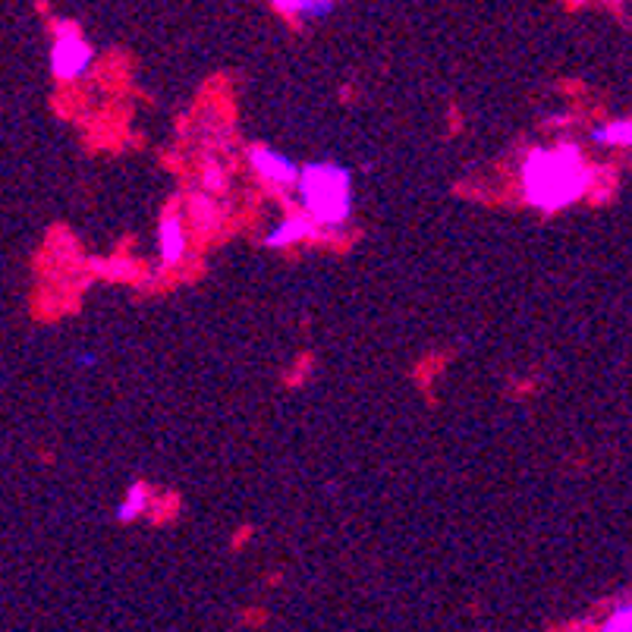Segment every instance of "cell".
<instances>
[{
    "instance_id": "cell-3",
    "label": "cell",
    "mask_w": 632,
    "mask_h": 632,
    "mask_svg": "<svg viewBox=\"0 0 632 632\" xmlns=\"http://www.w3.org/2000/svg\"><path fill=\"white\" fill-rule=\"evenodd\" d=\"M95 61V51L86 42V35L79 32L76 22L61 20L54 25V44H51V69L57 79L64 83H76L83 79Z\"/></svg>"
},
{
    "instance_id": "cell-5",
    "label": "cell",
    "mask_w": 632,
    "mask_h": 632,
    "mask_svg": "<svg viewBox=\"0 0 632 632\" xmlns=\"http://www.w3.org/2000/svg\"><path fill=\"white\" fill-rule=\"evenodd\" d=\"M318 233V224L308 218V215H293L284 218L281 224H274L268 233H264V246L271 249H284V246H296V242L312 240Z\"/></svg>"
},
{
    "instance_id": "cell-2",
    "label": "cell",
    "mask_w": 632,
    "mask_h": 632,
    "mask_svg": "<svg viewBox=\"0 0 632 632\" xmlns=\"http://www.w3.org/2000/svg\"><path fill=\"white\" fill-rule=\"evenodd\" d=\"M299 205L308 218L325 230H344L349 215H352V176L344 164L330 161H315L306 164L299 183Z\"/></svg>"
},
{
    "instance_id": "cell-1",
    "label": "cell",
    "mask_w": 632,
    "mask_h": 632,
    "mask_svg": "<svg viewBox=\"0 0 632 632\" xmlns=\"http://www.w3.org/2000/svg\"><path fill=\"white\" fill-rule=\"evenodd\" d=\"M591 174L589 161L579 145L560 142L554 149H532L523 161V196L532 208L557 215L573 201L589 193Z\"/></svg>"
},
{
    "instance_id": "cell-7",
    "label": "cell",
    "mask_w": 632,
    "mask_h": 632,
    "mask_svg": "<svg viewBox=\"0 0 632 632\" xmlns=\"http://www.w3.org/2000/svg\"><path fill=\"white\" fill-rule=\"evenodd\" d=\"M281 13L296 17V20H322L330 13L334 0H271Z\"/></svg>"
},
{
    "instance_id": "cell-9",
    "label": "cell",
    "mask_w": 632,
    "mask_h": 632,
    "mask_svg": "<svg viewBox=\"0 0 632 632\" xmlns=\"http://www.w3.org/2000/svg\"><path fill=\"white\" fill-rule=\"evenodd\" d=\"M591 139L598 145H620V149H632V120H617V123H604L595 127Z\"/></svg>"
},
{
    "instance_id": "cell-8",
    "label": "cell",
    "mask_w": 632,
    "mask_h": 632,
    "mask_svg": "<svg viewBox=\"0 0 632 632\" xmlns=\"http://www.w3.org/2000/svg\"><path fill=\"white\" fill-rule=\"evenodd\" d=\"M145 506H149V488H145V481H132L123 503L117 506V520H120V523H132L135 516L145 513Z\"/></svg>"
},
{
    "instance_id": "cell-4",
    "label": "cell",
    "mask_w": 632,
    "mask_h": 632,
    "mask_svg": "<svg viewBox=\"0 0 632 632\" xmlns=\"http://www.w3.org/2000/svg\"><path fill=\"white\" fill-rule=\"evenodd\" d=\"M249 164H252V171L262 176L264 183L281 186V189L296 186V183H299V174H303V167H296L293 157L274 152V149H252V152H249Z\"/></svg>"
},
{
    "instance_id": "cell-12",
    "label": "cell",
    "mask_w": 632,
    "mask_h": 632,
    "mask_svg": "<svg viewBox=\"0 0 632 632\" xmlns=\"http://www.w3.org/2000/svg\"><path fill=\"white\" fill-rule=\"evenodd\" d=\"M76 362H79L83 369H91V366H95V352H79V356H76Z\"/></svg>"
},
{
    "instance_id": "cell-10",
    "label": "cell",
    "mask_w": 632,
    "mask_h": 632,
    "mask_svg": "<svg viewBox=\"0 0 632 632\" xmlns=\"http://www.w3.org/2000/svg\"><path fill=\"white\" fill-rule=\"evenodd\" d=\"M601 630L604 632H632V601L617 604V608L608 613V620L601 623Z\"/></svg>"
},
{
    "instance_id": "cell-11",
    "label": "cell",
    "mask_w": 632,
    "mask_h": 632,
    "mask_svg": "<svg viewBox=\"0 0 632 632\" xmlns=\"http://www.w3.org/2000/svg\"><path fill=\"white\" fill-rule=\"evenodd\" d=\"M205 186H208V189H224V174H220L218 167H208V171H205Z\"/></svg>"
},
{
    "instance_id": "cell-6",
    "label": "cell",
    "mask_w": 632,
    "mask_h": 632,
    "mask_svg": "<svg viewBox=\"0 0 632 632\" xmlns=\"http://www.w3.org/2000/svg\"><path fill=\"white\" fill-rule=\"evenodd\" d=\"M157 249H161V264L164 268H176L186 255V230L179 215H164L161 230H157Z\"/></svg>"
}]
</instances>
